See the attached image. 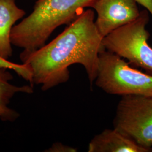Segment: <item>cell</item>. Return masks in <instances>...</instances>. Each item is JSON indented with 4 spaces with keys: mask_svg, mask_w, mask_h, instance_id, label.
Instances as JSON below:
<instances>
[{
    "mask_svg": "<svg viewBox=\"0 0 152 152\" xmlns=\"http://www.w3.org/2000/svg\"><path fill=\"white\" fill-rule=\"evenodd\" d=\"M0 67L5 68L15 72L16 74L29 82L33 86L32 72L29 66L25 64H16L0 57Z\"/></svg>",
    "mask_w": 152,
    "mask_h": 152,
    "instance_id": "30bf717a",
    "label": "cell"
},
{
    "mask_svg": "<svg viewBox=\"0 0 152 152\" xmlns=\"http://www.w3.org/2000/svg\"><path fill=\"white\" fill-rule=\"evenodd\" d=\"M26 12L16 5V0H0V57L8 60L12 54V29Z\"/></svg>",
    "mask_w": 152,
    "mask_h": 152,
    "instance_id": "ba28073f",
    "label": "cell"
},
{
    "mask_svg": "<svg viewBox=\"0 0 152 152\" xmlns=\"http://www.w3.org/2000/svg\"><path fill=\"white\" fill-rule=\"evenodd\" d=\"M88 152H151L115 129H105L94 136L88 146Z\"/></svg>",
    "mask_w": 152,
    "mask_h": 152,
    "instance_id": "52a82bcc",
    "label": "cell"
},
{
    "mask_svg": "<svg viewBox=\"0 0 152 152\" xmlns=\"http://www.w3.org/2000/svg\"><path fill=\"white\" fill-rule=\"evenodd\" d=\"M92 9L83 11L48 44L31 53L22 51L20 58L32 72L33 83L44 91L68 81L69 67L83 65L92 87L98 75L99 57L103 50V37L95 24Z\"/></svg>",
    "mask_w": 152,
    "mask_h": 152,
    "instance_id": "6da1fadb",
    "label": "cell"
},
{
    "mask_svg": "<svg viewBox=\"0 0 152 152\" xmlns=\"http://www.w3.org/2000/svg\"><path fill=\"white\" fill-rule=\"evenodd\" d=\"M94 0H38L32 12L11 31L12 45L31 53L44 46L55 30L70 24Z\"/></svg>",
    "mask_w": 152,
    "mask_h": 152,
    "instance_id": "7a4b0ae2",
    "label": "cell"
},
{
    "mask_svg": "<svg viewBox=\"0 0 152 152\" xmlns=\"http://www.w3.org/2000/svg\"><path fill=\"white\" fill-rule=\"evenodd\" d=\"M46 152H76L77 149L73 147L63 144L61 142H55Z\"/></svg>",
    "mask_w": 152,
    "mask_h": 152,
    "instance_id": "8fae6325",
    "label": "cell"
},
{
    "mask_svg": "<svg viewBox=\"0 0 152 152\" xmlns=\"http://www.w3.org/2000/svg\"><path fill=\"white\" fill-rule=\"evenodd\" d=\"M95 83L104 92L124 96H152V75L130 66L124 59L105 50L99 54Z\"/></svg>",
    "mask_w": 152,
    "mask_h": 152,
    "instance_id": "3957f363",
    "label": "cell"
},
{
    "mask_svg": "<svg viewBox=\"0 0 152 152\" xmlns=\"http://www.w3.org/2000/svg\"><path fill=\"white\" fill-rule=\"evenodd\" d=\"M32 1H37L38 0H32Z\"/></svg>",
    "mask_w": 152,
    "mask_h": 152,
    "instance_id": "4fadbf2b",
    "label": "cell"
},
{
    "mask_svg": "<svg viewBox=\"0 0 152 152\" xmlns=\"http://www.w3.org/2000/svg\"><path fill=\"white\" fill-rule=\"evenodd\" d=\"M113 126L141 147L152 150V96H121Z\"/></svg>",
    "mask_w": 152,
    "mask_h": 152,
    "instance_id": "5b68a950",
    "label": "cell"
},
{
    "mask_svg": "<svg viewBox=\"0 0 152 152\" xmlns=\"http://www.w3.org/2000/svg\"><path fill=\"white\" fill-rule=\"evenodd\" d=\"M136 2L147 9L152 16V0H135Z\"/></svg>",
    "mask_w": 152,
    "mask_h": 152,
    "instance_id": "7c38bea8",
    "label": "cell"
},
{
    "mask_svg": "<svg viewBox=\"0 0 152 152\" xmlns=\"http://www.w3.org/2000/svg\"><path fill=\"white\" fill-rule=\"evenodd\" d=\"M88 8L97 13L95 24L103 38L135 20L140 14L135 0H94Z\"/></svg>",
    "mask_w": 152,
    "mask_h": 152,
    "instance_id": "8992f818",
    "label": "cell"
},
{
    "mask_svg": "<svg viewBox=\"0 0 152 152\" xmlns=\"http://www.w3.org/2000/svg\"><path fill=\"white\" fill-rule=\"evenodd\" d=\"M150 13L140 11L135 20L115 29L103 38L104 49L128 60L152 75V48L148 41L150 33L146 29Z\"/></svg>",
    "mask_w": 152,
    "mask_h": 152,
    "instance_id": "277c9868",
    "label": "cell"
},
{
    "mask_svg": "<svg viewBox=\"0 0 152 152\" xmlns=\"http://www.w3.org/2000/svg\"><path fill=\"white\" fill-rule=\"evenodd\" d=\"M12 79L9 69L0 67V119L4 121L13 122L19 117L17 112L8 107L12 98L17 94H31L33 92L31 85L16 86L10 83Z\"/></svg>",
    "mask_w": 152,
    "mask_h": 152,
    "instance_id": "9c48e42d",
    "label": "cell"
}]
</instances>
